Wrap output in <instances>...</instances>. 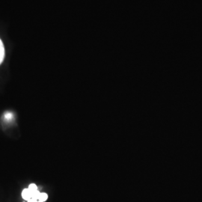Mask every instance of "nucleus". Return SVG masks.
Returning a JSON list of instances; mask_svg holds the SVG:
<instances>
[{
	"label": "nucleus",
	"instance_id": "nucleus-1",
	"mask_svg": "<svg viewBox=\"0 0 202 202\" xmlns=\"http://www.w3.org/2000/svg\"><path fill=\"white\" fill-rule=\"evenodd\" d=\"M22 197L26 201H29L31 198V191L29 189V188L23 189L22 192Z\"/></svg>",
	"mask_w": 202,
	"mask_h": 202
},
{
	"label": "nucleus",
	"instance_id": "nucleus-2",
	"mask_svg": "<svg viewBox=\"0 0 202 202\" xmlns=\"http://www.w3.org/2000/svg\"><path fill=\"white\" fill-rule=\"evenodd\" d=\"M4 57H5V48H4L2 41L0 40V64L3 61Z\"/></svg>",
	"mask_w": 202,
	"mask_h": 202
},
{
	"label": "nucleus",
	"instance_id": "nucleus-3",
	"mask_svg": "<svg viewBox=\"0 0 202 202\" xmlns=\"http://www.w3.org/2000/svg\"><path fill=\"white\" fill-rule=\"evenodd\" d=\"M39 201L37 200L35 198H30L29 201H27V202H38Z\"/></svg>",
	"mask_w": 202,
	"mask_h": 202
},
{
	"label": "nucleus",
	"instance_id": "nucleus-4",
	"mask_svg": "<svg viewBox=\"0 0 202 202\" xmlns=\"http://www.w3.org/2000/svg\"><path fill=\"white\" fill-rule=\"evenodd\" d=\"M38 202H43V201H38Z\"/></svg>",
	"mask_w": 202,
	"mask_h": 202
}]
</instances>
